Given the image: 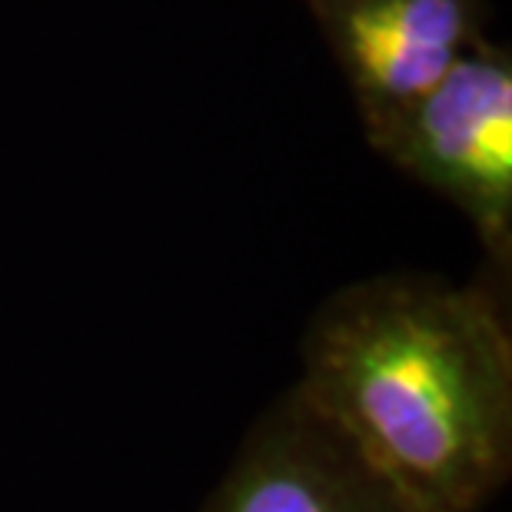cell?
<instances>
[{
  "mask_svg": "<svg viewBox=\"0 0 512 512\" xmlns=\"http://www.w3.org/2000/svg\"><path fill=\"white\" fill-rule=\"evenodd\" d=\"M293 389L416 512H479L512 473V340L479 293L380 280L306 326Z\"/></svg>",
  "mask_w": 512,
  "mask_h": 512,
  "instance_id": "obj_1",
  "label": "cell"
},
{
  "mask_svg": "<svg viewBox=\"0 0 512 512\" xmlns=\"http://www.w3.org/2000/svg\"><path fill=\"white\" fill-rule=\"evenodd\" d=\"M200 512H416L290 386L240 439Z\"/></svg>",
  "mask_w": 512,
  "mask_h": 512,
  "instance_id": "obj_2",
  "label": "cell"
},
{
  "mask_svg": "<svg viewBox=\"0 0 512 512\" xmlns=\"http://www.w3.org/2000/svg\"><path fill=\"white\" fill-rule=\"evenodd\" d=\"M399 147L409 167L473 213L493 243L512 210V80L496 64H456L409 110Z\"/></svg>",
  "mask_w": 512,
  "mask_h": 512,
  "instance_id": "obj_3",
  "label": "cell"
},
{
  "mask_svg": "<svg viewBox=\"0 0 512 512\" xmlns=\"http://www.w3.org/2000/svg\"><path fill=\"white\" fill-rule=\"evenodd\" d=\"M346 34H350V50L363 80L376 94L396 100V104L413 107L456 64V50L416 44V40L383 34V30L356 24V20L346 24Z\"/></svg>",
  "mask_w": 512,
  "mask_h": 512,
  "instance_id": "obj_4",
  "label": "cell"
},
{
  "mask_svg": "<svg viewBox=\"0 0 512 512\" xmlns=\"http://www.w3.org/2000/svg\"><path fill=\"white\" fill-rule=\"evenodd\" d=\"M350 20L383 30V34L446 50H456L459 30H463V14H459L456 0H373V4L356 7Z\"/></svg>",
  "mask_w": 512,
  "mask_h": 512,
  "instance_id": "obj_5",
  "label": "cell"
}]
</instances>
